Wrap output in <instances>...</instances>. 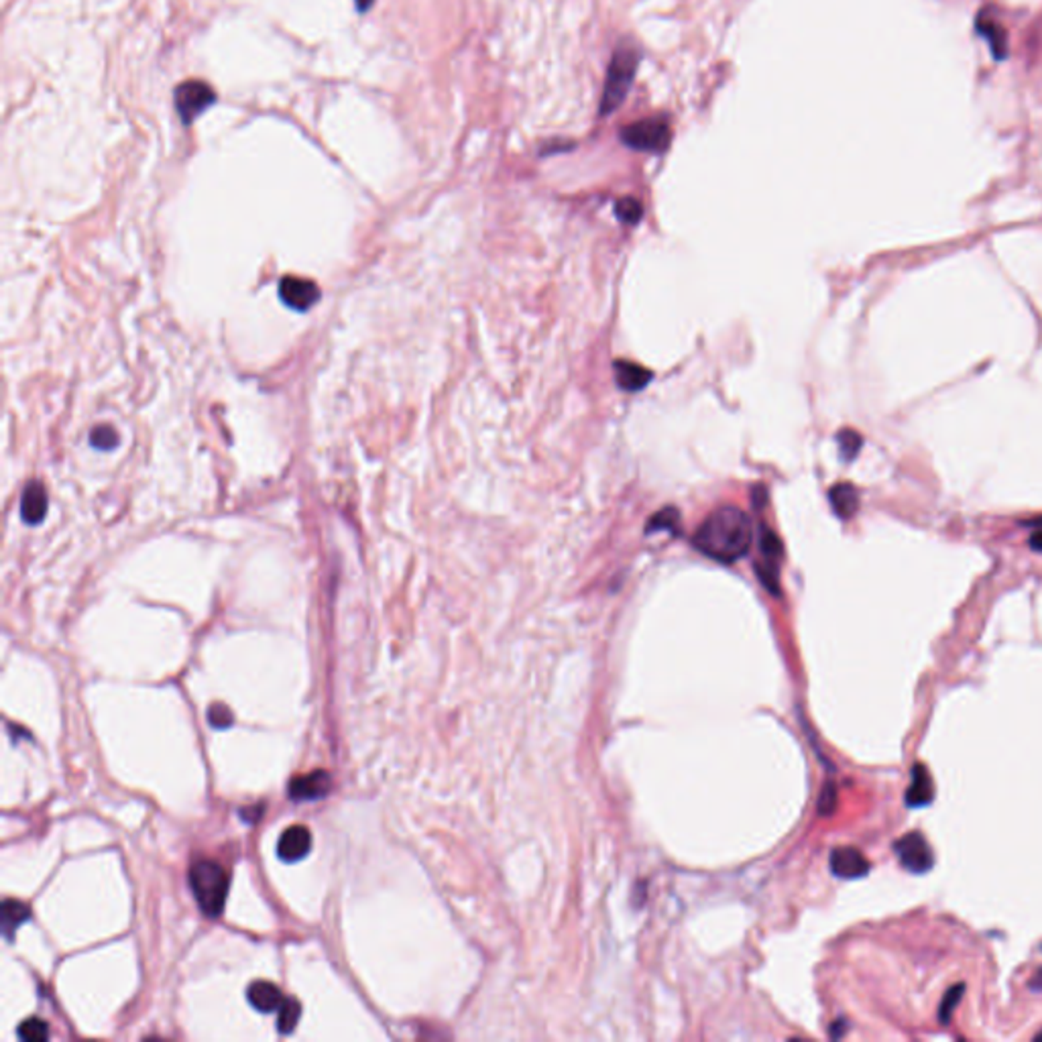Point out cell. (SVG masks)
Wrapping results in <instances>:
<instances>
[{
    "mask_svg": "<svg viewBox=\"0 0 1042 1042\" xmlns=\"http://www.w3.org/2000/svg\"><path fill=\"white\" fill-rule=\"evenodd\" d=\"M753 544V524L738 507H721L705 519L695 534L696 550L718 562L743 558Z\"/></svg>",
    "mask_w": 1042,
    "mask_h": 1042,
    "instance_id": "cell-1",
    "label": "cell"
},
{
    "mask_svg": "<svg viewBox=\"0 0 1042 1042\" xmlns=\"http://www.w3.org/2000/svg\"><path fill=\"white\" fill-rule=\"evenodd\" d=\"M190 886L200 910L210 919L220 916L229 894V876L224 867L217 861H196L190 867Z\"/></svg>",
    "mask_w": 1042,
    "mask_h": 1042,
    "instance_id": "cell-2",
    "label": "cell"
},
{
    "mask_svg": "<svg viewBox=\"0 0 1042 1042\" xmlns=\"http://www.w3.org/2000/svg\"><path fill=\"white\" fill-rule=\"evenodd\" d=\"M637 64H640V56H637L633 49L622 48V49L615 51V56H613V59H611L609 71H607L603 101H601V116H607L611 112H615L619 106L623 104L625 96L632 88L633 76L637 71Z\"/></svg>",
    "mask_w": 1042,
    "mask_h": 1042,
    "instance_id": "cell-3",
    "label": "cell"
},
{
    "mask_svg": "<svg viewBox=\"0 0 1042 1042\" xmlns=\"http://www.w3.org/2000/svg\"><path fill=\"white\" fill-rule=\"evenodd\" d=\"M623 145L635 151H648V153H660L670 147L672 133L670 127L660 119H648L633 124H627L619 133Z\"/></svg>",
    "mask_w": 1042,
    "mask_h": 1042,
    "instance_id": "cell-4",
    "label": "cell"
},
{
    "mask_svg": "<svg viewBox=\"0 0 1042 1042\" xmlns=\"http://www.w3.org/2000/svg\"><path fill=\"white\" fill-rule=\"evenodd\" d=\"M894 853L900 866L910 874H927L934 866V853L929 841L919 831L906 833L904 837L898 839L894 843Z\"/></svg>",
    "mask_w": 1042,
    "mask_h": 1042,
    "instance_id": "cell-5",
    "label": "cell"
},
{
    "mask_svg": "<svg viewBox=\"0 0 1042 1042\" xmlns=\"http://www.w3.org/2000/svg\"><path fill=\"white\" fill-rule=\"evenodd\" d=\"M217 101L214 90L202 80H187L175 88V111L186 124L196 121L208 106Z\"/></svg>",
    "mask_w": 1042,
    "mask_h": 1042,
    "instance_id": "cell-6",
    "label": "cell"
},
{
    "mask_svg": "<svg viewBox=\"0 0 1042 1042\" xmlns=\"http://www.w3.org/2000/svg\"><path fill=\"white\" fill-rule=\"evenodd\" d=\"M280 295L290 308L302 312L312 308V305L320 300V290L318 285L310 280L287 275L280 283Z\"/></svg>",
    "mask_w": 1042,
    "mask_h": 1042,
    "instance_id": "cell-7",
    "label": "cell"
},
{
    "mask_svg": "<svg viewBox=\"0 0 1042 1042\" xmlns=\"http://www.w3.org/2000/svg\"><path fill=\"white\" fill-rule=\"evenodd\" d=\"M332 788V778L328 771H310V774H303V776H295L290 782V788H287V794H290L292 801H318V798H324Z\"/></svg>",
    "mask_w": 1042,
    "mask_h": 1042,
    "instance_id": "cell-8",
    "label": "cell"
},
{
    "mask_svg": "<svg viewBox=\"0 0 1042 1042\" xmlns=\"http://www.w3.org/2000/svg\"><path fill=\"white\" fill-rule=\"evenodd\" d=\"M831 871L841 879H859L869 874V861L856 847H837L831 853Z\"/></svg>",
    "mask_w": 1042,
    "mask_h": 1042,
    "instance_id": "cell-9",
    "label": "cell"
},
{
    "mask_svg": "<svg viewBox=\"0 0 1042 1042\" xmlns=\"http://www.w3.org/2000/svg\"><path fill=\"white\" fill-rule=\"evenodd\" d=\"M312 849V833L303 824L287 826L277 843V856L285 864H295L303 859Z\"/></svg>",
    "mask_w": 1042,
    "mask_h": 1042,
    "instance_id": "cell-10",
    "label": "cell"
},
{
    "mask_svg": "<svg viewBox=\"0 0 1042 1042\" xmlns=\"http://www.w3.org/2000/svg\"><path fill=\"white\" fill-rule=\"evenodd\" d=\"M934 798V784L929 774V770L922 763H916L912 768V780L910 786L906 790V806L910 808H922L932 803Z\"/></svg>",
    "mask_w": 1042,
    "mask_h": 1042,
    "instance_id": "cell-11",
    "label": "cell"
},
{
    "mask_svg": "<svg viewBox=\"0 0 1042 1042\" xmlns=\"http://www.w3.org/2000/svg\"><path fill=\"white\" fill-rule=\"evenodd\" d=\"M249 1002L253 1005L255 1010L263 1012V1014H271L277 1012L282 1008V1004L285 1002L282 990L277 985H273L271 982H255L250 984L249 987Z\"/></svg>",
    "mask_w": 1042,
    "mask_h": 1042,
    "instance_id": "cell-12",
    "label": "cell"
},
{
    "mask_svg": "<svg viewBox=\"0 0 1042 1042\" xmlns=\"http://www.w3.org/2000/svg\"><path fill=\"white\" fill-rule=\"evenodd\" d=\"M975 27H977L979 35H982V37L990 43V49H992L994 56L998 59H1004L1005 49H1008V37H1005L1004 27L995 19H992V16H987L985 13L977 16Z\"/></svg>",
    "mask_w": 1042,
    "mask_h": 1042,
    "instance_id": "cell-13",
    "label": "cell"
},
{
    "mask_svg": "<svg viewBox=\"0 0 1042 1042\" xmlns=\"http://www.w3.org/2000/svg\"><path fill=\"white\" fill-rule=\"evenodd\" d=\"M829 501L835 514L841 519H849L857 514L859 509V493L849 483H839L829 491Z\"/></svg>",
    "mask_w": 1042,
    "mask_h": 1042,
    "instance_id": "cell-14",
    "label": "cell"
},
{
    "mask_svg": "<svg viewBox=\"0 0 1042 1042\" xmlns=\"http://www.w3.org/2000/svg\"><path fill=\"white\" fill-rule=\"evenodd\" d=\"M48 511V493L39 483H31L23 493L21 514L27 524H39Z\"/></svg>",
    "mask_w": 1042,
    "mask_h": 1042,
    "instance_id": "cell-15",
    "label": "cell"
},
{
    "mask_svg": "<svg viewBox=\"0 0 1042 1042\" xmlns=\"http://www.w3.org/2000/svg\"><path fill=\"white\" fill-rule=\"evenodd\" d=\"M615 373H617L619 388L627 389V391H640L652 379V373L645 371L643 367L633 365V363H623V361H619L615 365Z\"/></svg>",
    "mask_w": 1042,
    "mask_h": 1042,
    "instance_id": "cell-16",
    "label": "cell"
},
{
    "mask_svg": "<svg viewBox=\"0 0 1042 1042\" xmlns=\"http://www.w3.org/2000/svg\"><path fill=\"white\" fill-rule=\"evenodd\" d=\"M29 909L23 902H16V900H5L3 904V929L5 934L8 939H11V932L16 930L21 927L23 922L29 920Z\"/></svg>",
    "mask_w": 1042,
    "mask_h": 1042,
    "instance_id": "cell-17",
    "label": "cell"
},
{
    "mask_svg": "<svg viewBox=\"0 0 1042 1042\" xmlns=\"http://www.w3.org/2000/svg\"><path fill=\"white\" fill-rule=\"evenodd\" d=\"M302 1016V1005L298 1000H285L282 1004V1008L277 1010V1028H280L282 1035H290V1032L295 1030L298 1026Z\"/></svg>",
    "mask_w": 1042,
    "mask_h": 1042,
    "instance_id": "cell-18",
    "label": "cell"
},
{
    "mask_svg": "<svg viewBox=\"0 0 1042 1042\" xmlns=\"http://www.w3.org/2000/svg\"><path fill=\"white\" fill-rule=\"evenodd\" d=\"M963 992H965V985L957 984L945 994V998H942V1002L939 1005V1022L942 1024V1026H947V1024L951 1022V1016H953L957 1004L961 1002V998H963Z\"/></svg>",
    "mask_w": 1042,
    "mask_h": 1042,
    "instance_id": "cell-19",
    "label": "cell"
},
{
    "mask_svg": "<svg viewBox=\"0 0 1042 1042\" xmlns=\"http://www.w3.org/2000/svg\"><path fill=\"white\" fill-rule=\"evenodd\" d=\"M19 1038L27 1042H43L49 1038L48 1022L41 1018H29L19 1026Z\"/></svg>",
    "mask_w": 1042,
    "mask_h": 1042,
    "instance_id": "cell-20",
    "label": "cell"
},
{
    "mask_svg": "<svg viewBox=\"0 0 1042 1042\" xmlns=\"http://www.w3.org/2000/svg\"><path fill=\"white\" fill-rule=\"evenodd\" d=\"M837 442H839V451L843 461H853L859 454V448L864 444V438H861L856 430H841L839 436H837Z\"/></svg>",
    "mask_w": 1042,
    "mask_h": 1042,
    "instance_id": "cell-21",
    "label": "cell"
},
{
    "mask_svg": "<svg viewBox=\"0 0 1042 1042\" xmlns=\"http://www.w3.org/2000/svg\"><path fill=\"white\" fill-rule=\"evenodd\" d=\"M615 212H617L619 220L625 222V224H637L643 217L642 204L637 202L635 197H623V200H619L615 206Z\"/></svg>",
    "mask_w": 1042,
    "mask_h": 1042,
    "instance_id": "cell-22",
    "label": "cell"
},
{
    "mask_svg": "<svg viewBox=\"0 0 1042 1042\" xmlns=\"http://www.w3.org/2000/svg\"><path fill=\"white\" fill-rule=\"evenodd\" d=\"M90 442H92V446L98 448V451H111V448L119 444V434H116V430L111 426H98L92 430V434H90Z\"/></svg>",
    "mask_w": 1042,
    "mask_h": 1042,
    "instance_id": "cell-23",
    "label": "cell"
},
{
    "mask_svg": "<svg viewBox=\"0 0 1042 1042\" xmlns=\"http://www.w3.org/2000/svg\"><path fill=\"white\" fill-rule=\"evenodd\" d=\"M208 718H210V725L218 727V729H224V727L232 725L230 708L222 703H217L208 708Z\"/></svg>",
    "mask_w": 1042,
    "mask_h": 1042,
    "instance_id": "cell-24",
    "label": "cell"
},
{
    "mask_svg": "<svg viewBox=\"0 0 1042 1042\" xmlns=\"http://www.w3.org/2000/svg\"><path fill=\"white\" fill-rule=\"evenodd\" d=\"M1028 546L1032 548L1035 552H1042V529H1037V532H1032Z\"/></svg>",
    "mask_w": 1042,
    "mask_h": 1042,
    "instance_id": "cell-25",
    "label": "cell"
},
{
    "mask_svg": "<svg viewBox=\"0 0 1042 1042\" xmlns=\"http://www.w3.org/2000/svg\"><path fill=\"white\" fill-rule=\"evenodd\" d=\"M371 3H373V0H356V6L361 8V11H367V8L371 6Z\"/></svg>",
    "mask_w": 1042,
    "mask_h": 1042,
    "instance_id": "cell-26",
    "label": "cell"
},
{
    "mask_svg": "<svg viewBox=\"0 0 1042 1042\" xmlns=\"http://www.w3.org/2000/svg\"><path fill=\"white\" fill-rule=\"evenodd\" d=\"M1028 526H1032V527H1037V529H1042V517H1037V519H1032V521H1028Z\"/></svg>",
    "mask_w": 1042,
    "mask_h": 1042,
    "instance_id": "cell-27",
    "label": "cell"
}]
</instances>
